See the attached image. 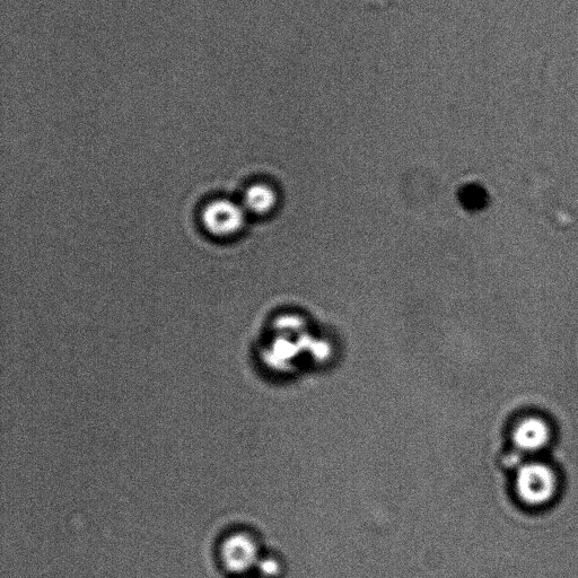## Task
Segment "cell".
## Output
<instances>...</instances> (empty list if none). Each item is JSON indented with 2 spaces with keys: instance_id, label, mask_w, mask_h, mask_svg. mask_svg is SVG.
I'll return each instance as SVG.
<instances>
[{
  "instance_id": "1",
  "label": "cell",
  "mask_w": 578,
  "mask_h": 578,
  "mask_svg": "<svg viewBox=\"0 0 578 578\" xmlns=\"http://www.w3.org/2000/svg\"><path fill=\"white\" fill-rule=\"evenodd\" d=\"M557 488L555 472L544 463H525L516 475V490L524 503L545 505L554 497Z\"/></svg>"
},
{
  "instance_id": "2",
  "label": "cell",
  "mask_w": 578,
  "mask_h": 578,
  "mask_svg": "<svg viewBox=\"0 0 578 578\" xmlns=\"http://www.w3.org/2000/svg\"><path fill=\"white\" fill-rule=\"evenodd\" d=\"M244 222V210L231 200H213L201 212V224L216 238H230L238 234Z\"/></svg>"
},
{
  "instance_id": "3",
  "label": "cell",
  "mask_w": 578,
  "mask_h": 578,
  "mask_svg": "<svg viewBox=\"0 0 578 578\" xmlns=\"http://www.w3.org/2000/svg\"><path fill=\"white\" fill-rule=\"evenodd\" d=\"M223 564L230 572L241 574L257 566L258 546L247 533H234L227 537L221 547Z\"/></svg>"
},
{
  "instance_id": "4",
  "label": "cell",
  "mask_w": 578,
  "mask_h": 578,
  "mask_svg": "<svg viewBox=\"0 0 578 578\" xmlns=\"http://www.w3.org/2000/svg\"><path fill=\"white\" fill-rule=\"evenodd\" d=\"M551 432L545 420L530 417L516 426L513 440L516 448L525 453L538 452L549 443Z\"/></svg>"
},
{
  "instance_id": "5",
  "label": "cell",
  "mask_w": 578,
  "mask_h": 578,
  "mask_svg": "<svg viewBox=\"0 0 578 578\" xmlns=\"http://www.w3.org/2000/svg\"><path fill=\"white\" fill-rule=\"evenodd\" d=\"M244 205L253 214L269 213L276 205L275 191L265 185L252 186L245 192Z\"/></svg>"
},
{
  "instance_id": "6",
  "label": "cell",
  "mask_w": 578,
  "mask_h": 578,
  "mask_svg": "<svg viewBox=\"0 0 578 578\" xmlns=\"http://www.w3.org/2000/svg\"><path fill=\"white\" fill-rule=\"evenodd\" d=\"M256 567L261 577L264 578H275L280 573V564L274 558L259 559Z\"/></svg>"
}]
</instances>
